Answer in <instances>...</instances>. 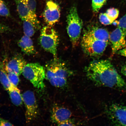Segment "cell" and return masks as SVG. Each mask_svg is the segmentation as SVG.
Here are the masks:
<instances>
[{
    "mask_svg": "<svg viewBox=\"0 0 126 126\" xmlns=\"http://www.w3.org/2000/svg\"><path fill=\"white\" fill-rule=\"evenodd\" d=\"M85 70L87 77L96 85L126 91V82L109 60L93 61Z\"/></svg>",
    "mask_w": 126,
    "mask_h": 126,
    "instance_id": "obj_1",
    "label": "cell"
},
{
    "mask_svg": "<svg viewBox=\"0 0 126 126\" xmlns=\"http://www.w3.org/2000/svg\"><path fill=\"white\" fill-rule=\"evenodd\" d=\"M45 70L46 79L52 86L57 88L65 86L73 73L65 64L57 58L47 64Z\"/></svg>",
    "mask_w": 126,
    "mask_h": 126,
    "instance_id": "obj_2",
    "label": "cell"
},
{
    "mask_svg": "<svg viewBox=\"0 0 126 126\" xmlns=\"http://www.w3.org/2000/svg\"><path fill=\"white\" fill-rule=\"evenodd\" d=\"M67 29L72 47H76L79 44L83 23L75 6L71 8L67 17Z\"/></svg>",
    "mask_w": 126,
    "mask_h": 126,
    "instance_id": "obj_3",
    "label": "cell"
},
{
    "mask_svg": "<svg viewBox=\"0 0 126 126\" xmlns=\"http://www.w3.org/2000/svg\"><path fill=\"white\" fill-rule=\"evenodd\" d=\"M22 74L36 89L41 91L45 89V70L40 64L37 63L27 64Z\"/></svg>",
    "mask_w": 126,
    "mask_h": 126,
    "instance_id": "obj_4",
    "label": "cell"
},
{
    "mask_svg": "<svg viewBox=\"0 0 126 126\" xmlns=\"http://www.w3.org/2000/svg\"><path fill=\"white\" fill-rule=\"evenodd\" d=\"M39 40L42 48L52 54L54 59L57 58L59 37L56 31L51 26L44 27L41 31Z\"/></svg>",
    "mask_w": 126,
    "mask_h": 126,
    "instance_id": "obj_5",
    "label": "cell"
},
{
    "mask_svg": "<svg viewBox=\"0 0 126 126\" xmlns=\"http://www.w3.org/2000/svg\"><path fill=\"white\" fill-rule=\"evenodd\" d=\"M108 42L97 40L84 34L81 45L83 49L86 54L97 57L101 56L106 49Z\"/></svg>",
    "mask_w": 126,
    "mask_h": 126,
    "instance_id": "obj_6",
    "label": "cell"
},
{
    "mask_svg": "<svg viewBox=\"0 0 126 126\" xmlns=\"http://www.w3.org/2000/svg\"><path fill=\"white\" fill-rule=\"evenodd\" d=\"M23 102L26 108V122L29 123L35 119L39 114L38 105L33 92L28 90L22 94Z\"/></svg>",
    "mask_w": 126,
    "mask_h": 126,
    "instance_id": "obj_7",
    "label": "cell"
},
{
    "mask_svg": "<svg viewBox=\"0 0 126 126\" xmlns=\"http://www.w3.org/2000/svg\"><path fill=\"white\" fill-rule=\"evenodd\" d=\"M106 113L108 119L114 125L126 126V106L112 104L108 107Z\"/></svg>",
    "mask_w": 126,
    "mask_h": 126,
    "instance_id": "obj_8",
    "label": "cell"
},
{
    "mask_svg": "<svg viewBox=\"0 0 126 126\" xmlns=\"http://www.w3.org/2000/svg\"><path fill=\"white\" fill-rule=\"evenodd\" d=\"M45 22L51 26L57 23L60 17L61 10L59 5L51 0L47 1L43 13Z\"/></svg>",
    "mask_w": 126,
    "mask_h": 126,
    "instance_id": "obj_9",
    "label": "cell"
},
{
    "mask_svg": "<svg viewBox=\"0 0 126 126\" xmlns=\"http://www.w3.org/2000/svg\"><path fill=\"white\" fill-rule=\"evenodd\" d=\"M126 36L125 33L118 27L110 34L109 40L111 44L113 54L119 50L126 48Z\"/></svg>",
    "mask_w": 126,
    "mask_h": 126,
    "instance_id": "obj_10",
    "label": "cell"
},
{
    "mask_svg": "<svg viewBox=\"0 0 126 126\" xmlns=\"http://www.w3.org/2000/svg\"><path fill=\"white\" fill-rule=\"evenodd\" d=\"M72 113L70 110L63 106L56 105L52 109L51 119L52 122L58 126L71 119Z\"/></svg>",
    "mask_w": 126,
    "mask_h": 126,
    "instance_id": "obj_11",
    "label": "cell"
},
{
    "mask_svg": "<svg viewBox=\"0 0 126 126\" xmlns=\"http://www.w3.org/2000/svg\"><path fill=\"white\" fill-rule=\"evenodd\" d=\"M17 11L20 18L23 20H28L39 25L37 15L32 12L27 7L24 0H15Z\"/></svg>",
    "mask_w": 126,
    "mask_h": 126,
    "instance_id": "obj_12",
    "label": "cell"
},
{
    "mask_svg": "<svg viewBox=\"0 0 126 126\" xmlns=\"http://www.w3.org/2000/svg\"><path fill=\"white\" fill-rule=\"evenodd\" d=\"M26 64V61L22 57L16 56L6 64L5 70L8 73L13 72L19 76L22 73Z\"/></svg>",
    "mask_w": 126,
    "mask_h": 126,
    "instance_id": "obj_13",
    "label": "cell"
},
{
    "mask_svg": "<svg viewBox=\"0 0 126 126\" xmlns=\"http://www.w3.org/2000/svg\"><path fill=\"white\" fill-rule=\"evenodd\" d=\"M86 34L97 40L108 42L110 34L108 31L103 28L93 26L88 28L85 32Z\"/></svg>",
    "mask_w": 126,
    "mask_h": 126,
    "instance_id": "obj_14",
    "label": "cell"
},
{
    "mask_svg": "<svg viewBox=\"0 0 126 126\" xmlns=\"http://www.w3.org/2000/svg\"><path fill=\"white\" fill-rule=\"evenodd\" d=\"M18 44L22 51L25 54L31 55L35 53L33 43L31 37L23 36L19 40Z\"/></svg>",
    "mask_w": 126,
    "mask_h": 126,
    "instance_id": "obj_15",
    "label": "cell"
},
{
    "mask_svg": "<svg viewBox=\"0 0 126 126\" xmlns=\"http://www.w3.org/2000/svg\"><path fill=\"white\" fill-rule=\"evenodd\" d=\"M8 91L11 101L14 105L18 106L22 104V96L20 93V90L16 86H14Z\"/></svg>",
    "mask_w": 126,
    "mask_h": 126,
    "instance_id": "obj_16",
    "label": "cell"
},
{
    "mask_svg": "<svg viewBox=\"0 0 126 126\" xmlns=\"http://www.w3.org/2000/svg\"><path fill=\"white\" fill-rule=\"evenodd\" d=\"M40 25L35 24L28 20H23V28L24 35L30 37L33 36Z\"/></svg>",
    "mask_w": 126,
    "mask_h": 126,
    "instance_id": "obj_17",
    "label": "cell"
},
{
    "mask_svg": "<svg viewBox=\"0 0 126 126\" xmlns=\"http://www.w3.org/2000/svg\"><path fill=\"white\" fill-rule=\"evenodd\" d=\"M0 82L5 89L8 91L14 86L11 84L8 78L7 74L4 70L0 68Z\"/></svg>",
    "mask_w": 126,
    "mask_h": 126,
    "instance_id": "obj_18",
    "label": "cell"
},
{
    "mask_svg": "<svg viewBox=\"0 0 126 126\" xmlns=\"http://www.w3.org/2000/svg\"><path fill=\"white\" fill-rule=\"evenodd\" d=\"M108 0H92V7L93 11L95 13L106 3Z\"/></svg>",
    "mask_w": 126,
    "mask_h": 126,
    "instance_id": "obj_19",
    "label": "cell"
},
{
    "mask_svg": "<svg viewBox=\"0 0 126 126\" xmlns=\"http://www.w3.org/2000/svg\"><path fill=\"white\" fill-rule=\"evenodd\" d=\"M105 13L110 19L114 22L119 16V11L117 9L110 8L107 10Z\"/></svg>",
    "mask_w": 126,
    "mask_h": 126,
    "instance_id": "obj_20",
    "label": "cell"
},
{
    "mask_svg": "<svg viewBox=\"0 0 126 126\" xmlns=\"http://www.w3.org/2000/svg\"><path fill=\"white\" fill-rule=\"evenodd\" d=\"M10 15V11L5 2L2 0H0V16L7 17Z\"/></svg>",
    "mask_w": 126,
    "mask_h": 126,
    "instance_id": "obj_21",
    "label": "cell"
},
{
    "mask_svg": "<svg viewBox=\"0 0 126 126\" xmlns=\"http://www.w3.org/2000/svg\"><path fill=\"white\" fill-rule=\"evenodd\" d=\"M8 78L11 84L17 86L19 82V76L13 72H9L7 74Z\"/></svg>",
    "mask_w": 126,
    "mask_h": 126,
    "instance_id": "obj_22",
    "label": "cell"
},
{
    "mask_svg": "<svg viewBox=\"0 0 126 126\" xmlns=\"http://www.w3.org/2000/svg\"><path fill=\"white\" fill-rule=\"evenodd\" d=\"M99 19L100 22L105 26L111 25L113 22L109 18L105 13L100 14L99 16Z\"/></svg>",
    "mask_w": 126,
    "mask_h": 126,
    "instance_id": "obj_23",
    "label": "cell"
},
{
    "mask_svg": "<svg viewBox=\"0 0 126 126\" xmlns=\"http://www.w3.org/2000/svg\"><path fill=\"white\" fill-rule=\"evenodd\" d=\"M27 7L31 11L34 15H36V2L35 0H24Z\"/></svg>",
    "mask_w": 126,
    "mask_h": 126,
    "instance_id": "obj_24",
    "label": "cell"
},
{
    "mask_svg": "<svg viewBox=\"0 0 126 126\" xmlns=\"http://www.w3.org/2000/svg\"><path fill=\"white\" fill-rule=\"evenodd\" d=\"M118 26L126 34V13L119 20Z\"/></svg>",
    "mask_w": 126,
    "mask_h": 126,
    "instance_id": "obj_25",
    "label": "cell"
},
{
    "mask_svg": "<svg viewBox=\"0 0 126 126\" xmlns=\"http://www.w3.org/2000/svg\"><path fill=\"white\" fill-rule=\"evenodd\" d=\"M75 123L71 120L65 121L61 123L59 125V126H74L76 125Z\"/></svg>",
    "mask_w": 126,
    "mask_h": 126,
    "instance_id": "obj_26",
    "label": "cell"
},
{
    "mask_svg": "<svg viewBox=\"0 0 126 126\" xmlns=\"http://www.w3.org/2000/svg\"><path fill=\"white\" fill-rule=\"evenodd\" d=\"M11 123L5 119L0 117V126H13Z\"/></svg>",
    "mask_w": 126,
    "mask_h": 126,
    "instance_id": "obj_27",
    "label": "cell"
},
{
    "mask_svg": "<svg viewBox=\"0 0 126 126\" xmlns=\"http://www.w3.org/2000/svg\"><path fill=\"white\" fill-rule=\"evenodd\" d=\"M10 29L7 26L5 25L0 24V33L6 32L9 31Z\"/></svg>",
    "mask_w": 126,
    "mask_h": 126,
    "instance_id": "obj_28",
    "label": "cell"
},
{
    "mask_svg": "<svg viewBox=\"0 0 126 126\" xmlns=\"http://www.w3.org/2000/svg\"><path fill=\"white\" fill-rule=\"evenodd\" d=\"M117 52L118 54L126 57V48L119 50Z\"/></svg>",
    "mask_w": 126,
    "mask_h": 126,
    "instance_id": "obj_29",
    "label": "cell"
},
{
    "mask_svg": "<svg viewBox=\"0 0 126 126\" xmlns=\"http://www.w3.org/2000/svg\"><path fill=\"white\" fill-rule=\"evenodd\" d=\"M121 72L122 74L126 78V63L121 67Z\"/></svg>",
    "mask_w": 126,
    "mask_h": 126,
    "instance_id": "obj_30",
    "label": "cell"
}]
</instances>
